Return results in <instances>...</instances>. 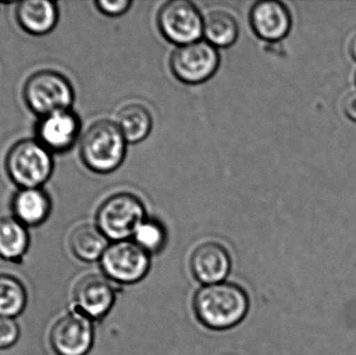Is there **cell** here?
I'll return each mask as SVG.
<instances>
[{
  "label": "cell",
  "instance_id": "6da1fadb",
  "mask_svg": "<svg viewBox=\"0 0 356 355\" xmlns=\"http://www.w3.org/2000/svg\"><path fill=\"white\" fill-rule=\"evenodd\" d=\"M197 317L205 327L228 329L236 327L248 312L244 290L232 283H215L202 288L194 302Z\"/></svg>",
  "mask_w": 356,
  "mask_h": 355
},
{
  "label": "cell",
  "instance_id": "30bf717a",
  "mask_svg": "<svg viewBox=\"0 0 356 355\" xmlns=\"http://www.w3.org/2000/svg\"><path fill=\"white\" fill-rule=\"evenodd\" d=\"M81 119L76 113L58 110L40 117L35 124V138L52 154H64L72 149L81 133Z\"/></svg>",
  "mask_w": 356,
  "mask_h": 355
},
{
  "label": "cell",
  "instance_id": "ba28073f",
  "mask_svg": "<svg viewBox=\"0 0 356 355\" xmlns=\"http://www.w3.org/2000/svg\"><path fill=\"white\" fill-rule=\"evenodd\" d=\"M149 265V254L133 242H116L108 246L102 256L104 272L118 283L141 281L148 272Z\"/></svg>",
  "mask_w": 356,
  "mask_h": 355
},
{
  "label": "cell",
  "instance_id": "7402d4cb",
  "mask_svg": "<svg viewBox=\"0 0 356 355\" xmlns=\"http://www.w3.org/2000/svg\"><path fill=\"white\" fill-rule=\"evenodd\" d=\"M20 337V327L13 318L0 317V350L12 347Z\"/></svg>",
  "mask_w": 356,
  "mask_h": 355
},
{
  "label": "cell",
  "instance_id": "9a60e30c",
  "mask_svg": "<svg viewBox=\"0 0 356 355\" xmlns=\"http://www.w3.org/2000/svg\"><path fill=\"white\" fill-rule=\"evenodd\" d=\"M56 2L49 0H25L16 8V20L19 26L31 35H45L58 24Z\"/></svg>",
  "mask_w": 356,
  "mask_h": 355
},
{
  "label": "cell",
  "instance_id": "5b68a950",
  "mask_svg": "<svg viewBox=\"0 0 356 355\" xmlns=\"http://www.w3.org/2000/svg\"><path fill=\"white\" fill-rule=\"evenodd\" d=\"M146 219L143 202L131 193H118L108 197L98 208L97 227L108 239L125 241L135 235Z\"/></svg>",
  "mask_w": 356,
  "mask_h": 355
},
{
  "label": "cell",
  "instance_id": "8fae6325",
  "mask_svg": "<svg viewBox=\"0 0 356 355\" xmlns=\"http://www.w3.org/2000/svg\"><path fill=\"white\" fill-rule=\"evenodd\" d=\"M249 21L255 35L271 43L284 39L292 27L288 8L276 0L257 1L251 8Z\"/></svg>",
  "mask_w": 356,
  "mask_h": 355
},
{
  "label": "cell",
  "instance_id": "ffe728a7",
  "mask_svg": "<svg viewBox=\"0 0 356 355\" xmlns=\"http://www.w3.org/2000/svg\"><path fill=\"white\" fill-rule=\"evenodd\" d=\"M26 304L23 283L12 275L0 274V317L15 319L22 314Z\"/></svg>",
  "mask_w": 356,
  "mask_h": 355
},
{
  "label": "cell",
  "instance_id": "ac0fdd59",
  "mask_svg": "<svg viewBox=\"0 0 356 355\" xmlns=\"http://www.w3.org/2000/svg\"><path fill=\"white\" fill-rule=\"evenodd\" d=\"M71 250L79 260L93 262L104 256L108 246V238L97 225L83 224L72 231L69 240Z\"/></svg>",
  "mask_w": 356,
  "mask_h": 355
},
{
  "label": "cell",
  "instance_id": "3957f363",
  "mask_svg": "<svg viewBox=\"0 0 356 355\" xmlns=\"http://www.w3.org/2000/svg\"><path fill=\"white\" fill-rule=\"evenodd\" d=\"M6 173L19 189L42 188L54 173L51 152L35 139H24L15 143L6 156Z\"/></svg>",
  "mask_w": 356,
  "mask_h": 355
},
{
  "label": "cell",
  "instance_id": "7c38bea8",
  "mask_svg": "<svg viewBox=\"0 0 356 355\" xmlns=\"http://www.w3.org/2000/svg\"><path fill=\"white\" fill-rule=\"evenodd\" d=\"M74 310L90 319L108 314L115 300L113 286L106 277L91 274L83 277L74 290Z\"/></svg>",
  "mask_w": 356,
  "mask_h": 355
},
{
  "label": "cell",
  "instance_id": "603a6c76",
  "mask_svg": "<svg viewBox=\"0 0 356 355\" xmlns=\"http://www.w3.org/2000/svg\"><path fill=\"white\" fill-rule=\"evenodd\" d=\"M133 1L131 0H97L95 1L96 8L104 15L110 17H118L125 14L131 8Z\"/></svg>",
  "mask_w": 356,
  "mask_h": 355
},
{
  "label": "cell",
  "instance_id": "44dd1931",
  "mask_svg": "<svg viewBox=\"0 0 356 355\" xmlns=\"http://www.w3.org/2000/svg\"><path fill=\"white\" fill-rule=\"evenodd\" d=\"M136 244L146 252H158L164 247L166 242V231L160 222L145 219L141 223L135 235Z\"/></svg>",
  "mask_w": 356,
  "mask_h": 355
},
{
  "label": "cell",
  "instance_id": "4fadbf2b",
  "mask_svg": "<svg viewBox=\"0 0 356 355\" xmlns=\"http://www.w3.org/2000/svg\"><path fill=\"white\" fill-rule=\"evenodd\" d=\"M191 267L195 277L205 285H215L226 279L230 271V256L223 246L205 243L192 256Z\"/></svg>",
  "mask_w": 356,
  "mask_h": 355
},
{
  "label": "cell",
  "instance_id": "e0dca14e",
  "mask_svg": "<svg viewBox=\"0 0 356 355\" xmlns=\"http://www.w3.org/2000/svg\"><path fill=\"white\" fill-rule=\"evenodd\" d=\"M116 124L124 135L127 143L136 144L140 143L149 135L154 121L149 110L145 106L131 104L119 110Z\"/></svg>",
  "mask_w": 356,
  "mask_h": 355
},
{
  "label": "cell",
  "instance_id": "8992f818",
  "mask_svg": "<svg viewBox=\"0 0 356 355\" xmlns=\"http://www.w3.org/2000/svg\"><path fill=\"white\" fill-rule=\"evenodd\" d=\"M158 26L163 37L178 46L200 41L204 17L193 2L171 0L159 10Z\"/></svg>",
  "mask_w": 356,
  "mask_h": 355
},
{
  "label": "cell",
  "instance_id": "52a82bcc",
  "mask_svg": "<svg viewBox=\"0 0 356 355\" xmlns=\"http://www.w3.org/2000/svg\"><path fill=\"white\" fill-rule=\"evenodd\" d=\"M220 66L218 49L207 41L178 46L170 56L173 75L186 85H199L213 76Z\"/></svg>",
  "mask_w": 356,
  "mask_h": 355
},
{
  "label": "cell",
  "instance_id": "2e32d148",
  "mask_svg": "<svg viewBox=\"0 0 356 355\" xmlns=\"http://www.w3.org/2000/svg\"><path fill=\"white\" fill-rule=\"evenodd\" d=\"M31 244L27 227L14 217L0 219V258L6 262L21 263Z\"/></svg>",
  "mask_w": 356,
  "mask_h": 355
},
{
  "label": "cell",
  "instance_id": "d6986e66",
  "mask_svg": "<svg viewBox=\"0 0 356 355\" xmlns=\"http://www.w3.org/2000/svg\"><path fill=\"white\" fill-rule=\"evenodd\" d=\"M203 37L213 47H229L238 38V21L229 13L213 10L204 17Z\"/></svg>",
  "mask_w": 356,
  "mask_h": 355
},
{
  "label": "cell",
  "instance_id": "5bb4252c",
  "mask_svg": "<svg viewBox=\"0 0 356 355\" xmlns=\"http://www.w3.org/2000/svg\"><path fill=\"white\" fill-rule=\"evenodd\" d=\"M13 217L27 229L47 221L52 210L51 198L42 188L19 189L10 201Z\"/></svg>",
  "mask_w": 356,
  "mask_h": 355
},
{
  "label": "cell",
  "instance_id": "7a4b0ae2",
  "mask_svg": "<svg viewBox=\"0 0 356 355\" xmlns=\"http://www.w3.org/2000/svg\"><path fill=\"white\" fill-rule=\"evenodd\" d=\"M127 142L116 122L96 121L83 133L79 154L89 170L99 174L114 172L124 162Z\"/></svg>",
  "mask_w": 356,
  "mask_h": 355
},
{
  "label": "cell",
  "instance_id": "d4e9b609",
  "mask_svg": "<svg viewBox=\"0 0 356 355\" xmlns=\"http://www.w3.org/2000/svg\"><path fill=\"white\" fill-rule=\"evenodd\" d=\"M350 52L353 54V58L356 60V35L351 42Z\"/></svg>",
  "mask_w": 356,
  "mask_h": 355
},
{
  "label": "cell",
  "instance_id": "9c48e42d",
  "mask_svg": "<svg viewBox=\"0 0 356 355\" xmlns=\"http://www.w3.org/2000/svg\"><path fill=\"white\" fill-rule=\"evenodd\" d=\"M91 319L73 308L56 321L49 342L56 355H87L93 345Z\"/></svg>",
  "mask_w": 356,
  "mask_h": 355
},
{
  "label": "cell",
  "instance_id": "277c9868",
  "mask_svg": "<svg viewBox=\"0 0 356 355\" xmlns=\"http://www.w3.org/2000/svg\"><path fill=\"white\" fill-rule=\"evenodd\" d=\"M27 108L38 117L69 110L74 101L72 83L62 73L41 70L27 79L23 87Z\"/></svg>",
  "mask_w": 356,
  "mask_h": 355
},
{
  "label": "cell",
  "instance_id": "cb8c5ba5",
  "mask_svg": "<svg viewBox=\"0 0 356 355\" xmlns=\"http://www.w3.org/2000/svg\"><path fill=\"white\" fill-rule=\"evenodd\" d=\"M343 110L351 120L356 121V91L350 92L343 102Z\"/></svg>",
  "mask_w": 356,
  "mask_h": 355
}]
</instances>
